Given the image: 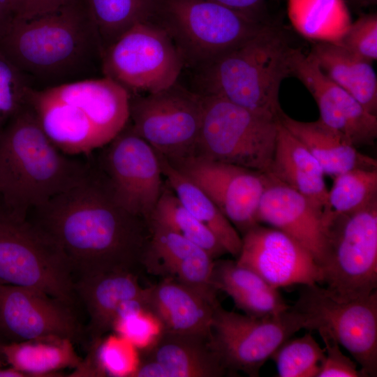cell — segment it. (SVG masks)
I'll list each match as a JSON object with an SVG mask.
<instances>
[{"mask_svg":"<svg viewBox=\"0 0 377 377\" xmlns=\"http://www.w3.org/2000/svg\"><path fill=\"white\" fill-rule=\"evenodd\" d=\"M27 219L58 246L77 278L108 272L137 273L150 232L122 207L105 178L91 170L29 212Z\"/></svg>","mask_w":377,"mask_h":377,"instance_id":"cell-1","label":"cell"},{"mask_svg":"<svg viewBox=\"0 0 377 377\" xmlns=\"http://www.w3.org/2000/svg\"><path fill=\"white\" fill-rule=\"evenodd\" d=\"M0 50L37 90L102 75L103 49L85 0L30 19L14 18Z\"/></svg>","mask_w":377,"mask_h":377,"instance_id":"cell-2","label":"cell"},{"mask_svg":"<svg viewBox=\"0 0 377 377\" xmlns=\"http://www.w3.org/2000/svg\"><path fill=\"white\" fill-rule=\"evenodd\" d=\"M89 170L52 143L29 105L0 132V203L13 216L26 219Z\"/></svg>","mask_w":377,"mask_h":377,"instance_id":"cell-3","label":"cell"},{"mask_svg":"<svg viewBox=\"0 0 377 377\" xmlns=\"http://www.w3.org/2000/svg\"><path fill=\"white\" fill-rule=\"evenodd\" d=\"M293 48L284 31L270 23L198 69L199 94L278 117L282 111L279 89L282 80L290 76Z\"/></svg>","mask_w":377,"mask_h":377,"instance_id":"cell-4","label":"cell"},{"mask_svg":"<svg viewBox=\"0 0 377 377\" xmlns=\"http://www.w3.org/2000/svg\"><path fill=\"white\" fill-rule=\"evenodd\" d=\"M151 20L170 36L184 66L197 70L271 23L253 20L212 0H158Z\"/></svg>","mask_w":377,"mask_h":377,"instance_id":"cell-5","label":"cell"},{"mask_svg":"<svg viewBox=\"0 0 377 377\" xmlns=\"http://www.w3.org/2000/svg\"><path fill=\"white\" fill-rule=\"evenodd\" d=\"M75 277L58 246L27 219L0 207V285L36 289L72 307Z\"/></svg>","mask_w":377,"mask_h":377,"instance_id":"cell-6","label":"cell"},{"mask_svg":"<svg viewBox=\"0 0 377 377\" xmlns=\"http://www.w3.org/2000/svg\"><path fill=\"white\" fill-rule=\"evenodd\" d=\"M202 96V123L194 155L267 172L279 116L251 110L219 97Z\"/></svg>","mask_w":377,"mask_h":377,"instance_id":"cell-7","label":"cell"},{"mask_svg":"<svg viewBox=\"0 0 377 377\" xmlns=\"http://www.w3.org/2000/svg\"><path fill=\"white\" fill-rule=\"evenodd\" d=\"M320 264L325 293L339 301L366 297L377 287V201L326 225Z\"/></svg>","mask_w":377,"mask_h":377,"instance_id":"cell-8","label":"cell"},{"mask_svg":"<svg viewBox=\"0 0 377 377\" xmlns=\"http://www.w3.org/2000/svg\"><path fill=\"white\" fill-rule=\"evenodd\" d=\"M306 327L305 316L293 306L277 316L256 318L227 311L218 303L210 344L228 373L242 371L256 377L285 341Z\"/></svg>","mask_w":377,"mask_h":377,"instance_id":"cell-9","label":"cell"},{"mask_svg":"<svg viewBox=\"0 0 377 377\" xmlns=\"http://www.w3.org/2000/svg\"><path fill=\"white\" fill-rule=\"evenodd\" d=\"M184 66L175 44L151 20L140 22L124 33L103 53V76L112 78L128 92L151 94L177 82Z\"/></svg>","mask_w":377,"mask_h":377,"instance_id":"cell-10","label":"cell"},{"mask_svg":"<svg viewBox=\"0 0 377 377\" xmlns=\"http://www.w3.org/2000/svg\"><path fill=\"white\" fill-rule=\"evenodd\" d=\"M133 131L170 161L195 154L203 116V96L175 83L145 96H130Z\"/></svg>","mask_w":377,"mask_h":377,"instance_id":"cell-11","label":"cell"},{"mask_svg":"<svg viewBox=\"0 0 377 377\" xmlns=\"http://www.w3.org/2000/svg\"><path fill=\"white\" fill-rule=\"evenodd\" d=\"M293 306L305 316L306 330L330 329L367 377L376 376V290L366 297L339 301L319 285L304 286Z\"/></svg>","mask_w":377,"mask_h":377,"instance_id":"cell-12","label":"cell"},{"mask_svg":"<svg viewBox=\"0 0 377 377\" xmlns=\"http://www.w3.org/2000/svg\"><path fill=\"white\" fill-rule=\"evenodd\" d=\"M108 144L104 177L112 195L126 210L147 222L164 187L157 152L128 122Z\"/></svg>","mask_w":377,"mask_h":377,"instance_id":"cell-13","label":"cell"},{"mask_svg":"<svg viewBox=\"0 0 377 377\" xmlns=\"http://www.w3.org/2000/svg\"><path fill=\"white\" fill-rule=\"evenodd\" d=\"M168 161L211 198L242 235L260 224L267 173L197 155Z\"/></svg>","mask_w":377,"mask_h":377,"instance_id":"cell-14","label":"cell"},{"mask_svg":"<svg viewBox=\"0 0 377 377\" xmlns=\"http://www.w3.org/2000/svg\"><path fill=\"white\" fill-rule=\"evenodd\" d=\"M81 334L73 307L36 289L0 285V340L3 343L51 337L74 342Z\"/></svg>","mask_w":377,"mask_h":377,"instance_id":"cell-15","label":"cell"},{"mask_svg":"<svg viewBox=\"0 0 377 377\" xmlns=\"http://www.w3.org/2000/svg\"><path fill=\"white\" fill-rule=\"evenodd\" d=\"M242 241L236 262L272 288L321 284V269L314 256L283 232L258 224L245 232Z\"/></svg>","mask_w":377,"mask_h":377,"instance_id":"cell-16","label":"cell"},{"mask_svg":"<svg viewBox=\"0 0 377 377\" xmlns=\"http://www.w3.org/2000/svg\"><path fill=\"white\" fill-rule=\"evenodd\" d=\"M290 75L299 79L316 102L320 119L345 135L356 147L371 145L377 138V116L330 80L310 54L293 48Z\"/></svg>","mask_w":377,"mask_h":377,"instance_id":"cell-17","label":"cell"},{"mask_svg":"<svg viewBox=\"0 0 377 377\" xmlns=\"http://www.w3.org/2000/svg\"><path fill=\"white\" fill-rule=\"evenodd\" d=\"M150 236L142 258L149 274L188 286L219 303L211 277L214 260L202 248L158 225L147 223Z\"/></svg>","mask_w":377,"mask_h":377,"instance_id":"cell-18","label":"cell"},{"mask_svg":"<svg viewBox=\"0 0 377 377\" xmlns=\"http://www.w3.org/2000/svg\"><path fill=\"white\" fill-rule=\"evenodd\" d=\"M258 206L259 223L287 234L309 251L320 264L326 248L323 211L307 198L267 172Z\"/></svg>","mask_w":377,"mask_h":377,"instance_id":"cell-19","label":"cell"},{"mask_svg":"<svg viewBox=\"0 0 377 377\" xmlns=\"http://www.w3.org/2000/svg\"><path fill=\"white\" fill-rule=\"evenodd\" d=\"M46 96L79 108L108 144L129 121L128 91L101 76L42 89Z\"/></svg>","mask_w":377,"mask_h":377,"instance_id":"cell-20","label":"cell"},{"mask_svg":"<svg viewBox=\"0 0 377 377\" xmlns=\"http://www.w3.org/2000/svg\"><path fill=\"white\" fill-rule=\"evenodd\" d=\"M146 290L139 283L138 274L131 272H108L77 278L75 291L88 312V332L92 341L113 330L123 305L133 301L143 304Z\"/></svg>","mask_w":377,"mask_h":377,"instance_id":"cell-21","label":"cell"},{"mask_svg":"<svg viewBox=\"0 0 377 377\" xmlns=\"http://www.w3.org/2000/svg\"><path fill=\"white\" fill-rule=\"evenodd\" d=\"M216 304L191 287L166 278L147 288L142 311L156 318L161 330L210 337Z\"/></svg>","mask_w":377,"mask_h":377,"instance_id":"cell-22","label":"cell"},{"mask_svg":"<svg viewBox=\"0 0 377 377\" xmlns=\"http://www.w3.org/2000/svg\"><path fill=\"white\" fill-rule=\"evenodd\" d=\"M140 358L154 360L165 377H222L228 374L210 344V337L190 333L160 331L140 351Z\"/></svg>","mask_w":377,"mask_h":377,"instance_id":"cell-23","label":"cell"},{"mask_svg":"<svg viewBox=\"0 0 377 377\" xmlns=\"http://www.w3.org/2000/svg\"><path fill=\"white\" fill-rule=\"evenodd\" d=\"M29 104L52 143L68 155L88 154L105 145L87 115L77 107L33 89Z\"/></svg>","mask_w":377,"mask_h":377,"instance_id":"cell-24","label":"cell"},{"mask_svg":"<svg viewBox=\"0 0 377 377\" xmlns=\"http://www.w3.org/2000/svg\"><path fill=\"white\" fill-rule=\"evenodd\" d=\"M279 119L311 152L325 175L335 177L356 168H377L376 159L360 152L345 135L320 119L301 121L282 110Z\"/></svg>","mask_w":377,"mask_h":377,"instance_id":"cell-25","label":"cell"},{"mask_svg":"<svg viewBox=\"0 0 377 377\" xmlns=\"http://www.w3.org/2000/svg\"><path fill=\"white\" fill-rule=\"evenodd\" d=\"M274 178L307 198L323 211L328 189L319 163L279 121L269 171Z\"/></svg>","mask_w":377,"mask_h":377,"instance_id":"cell-26","label":"cell"},{"mask_svg":"<svg viewBox=\"0 0 377 377\" xmlns=\"http://www.w3.org/2000/svg\"><path fill=\"white\" fill-rule=\"evenodd\" d=\"M309 54L330 80L376 115L377 77L371 63L336 43L316 42Z\"/></svg>","mask_w":377,"mask_h":377,"instance_id":"cell-27","label":"cell"},{"mask_svg":"<svg viewBox=\"0 0 377 377\" xmlns=\"http://www.w3.org/2000/svg\"><path fill=\"white\" fill-rule=\"evenodd\" d=\"M0 357L29 377L61 376L58 371L75 369L82 361L72 341L56 337L1 343Z\"/></svg>","mask_w":377,"mask_h":377,"instance_id":"cell-28","label":"cell"},{"mask_svg":"<svg viewBox=\"0 0 377 377\" xmlns=\"http://www.w3.org/2000/svg\"><path fill=\"white\" fill-rule=\"evenodd\" d=\"M157 154L170 188L186 209L214 233L227 253L237 257L242 243L239 232L199 186Z\"/></svg>","mask_w":377,"mask_h":377,"instance_id":"cell-29","label":"cell"},{"mask_svg":"<svg viewBox=\"0 0 377 377\" xmlns=\"http://www.w3.org/2000/svg\"><path fill=\"white\" fill-rule=\"evenodd\" d=\"M295 28L318 42H337L351 22L344 0H288Z\"/></svg>","mask_w":377,"mask_h":377,"instance_id":"cell-30","label":"cell"},{"mask_svg":"<svg viewBox=\"0 0 377 377\" xmlns=\"http://www.w3.org/2000/svg\"><path fill=\"white\" fill-rule=\"evenodd\" d=\"M103 52L138 23L151 20L158 0H85Z\"/></svg>","mask_w":377,"mask_h":377,"instance_id":"cell-31","label":"cell"},{"mask_svg":"<svg viewBox=\"0 0 377 377\" xmlns=\"http://www.w3.org/2000/svg\"><path fill=\"white\" fill-rule=\"evenodd\" d=\"M147 223L158 225L189 240L214 260L228 253L214 233L186 209L169 188L163 187Z\"/></svg>","mask_w":377,"mask_h":377,"instance_id":"cell-32","label":"cell"},{"mask_svg":"<svg viewBox=\"0 0 377 377\" xmlns=\"http://www.w3.org/2000/svg\"><path fill=\"white\" fill-rule=\"evenodd\" d=\"M377 201V168H356L334 177L323 209L325 225L332 219L361 210Z\"/></svg>","mask_w":377,"mask_h":377,"instance_id":"cell-33","label":"cell"},{"mask_svg":"<svg viewBox=\"0 0 377 377\" xmlns=\"http://www.w3.org/2000/svg\"><path fill=\"white\" fill-rule=\"evenodd\" d=\"M325 356L324 348L308 332L285 341L270 358L280 377H317Z\"/></svg>","mask_w":377,"mask_h":377,"instance_id":"cell-34","label":"cell"},{"mask_svg":"<svg viewBox=\"0 0 377 377\" xmlns=\"http://www.w3.org/2000/svg\"><path fill=\"white\" fill-rule=\"evenodd\" d=\"M32 89L27 77L0 50V132L29 105Z\"/></svg>","mask_w":377,"mask_h":377,"instance_id":"cell-35","label":"cell"},{"mask_svg":"<svg viewBox=\"0 0 377 377\" xmlns=\"http://www.w3.org/2000/svg\"><path fill=\"white\" fill-rule=\"evenodd\" d=\"M211 281L216 290H221L230 297L272 288L256 272L231 260H214Z\"/></svg>","mask_w":377,"mask_h":377,"instance_id":"cell-36","label":"cell"},{"mask_svg":"<svg viewBox=\"0 0 377 377\" xmlns=\"http://www.w3.org/2000/svg\"><path fill=\"white\" fill-rule=\"evenodd\" d=\"M336 43L372 64L377 59V15L359 17Z\"/></svg>","mask_w":377,"mask_h":377,"instance_id":"cell-37","label":"cell"},{"mask_svg":"<svg viewBox=\"0 0 377 377\" xmlns=\"http://www.w3.org/2000/svg\"><path fill=\"white\" fill-rule=\"evenodd\" d=\"M316 330L325 343V352L317 377H367L354 361L341 352L339 343L330 329L321 326Z\"/></svg>","mask_w":377,"mask_h":377,"instance_id":"cell-38","label":"cell"},{"mask_svg":"<svg viewBox=\"0 0 377 377\" xmlns=\"http://www.w3.org/2000/svg\"><path fill=\"white\" fill-rule=\"evenodd\" d=\"M230 297L246 315L256 318L277 316L290 307L274 288L237 293Z\"/></svg>","mask_w":377,"mask_h":377,"instance_id":"cell-39","label":"cell"},{"mask_svg":"<svg viewBox=\"0 0 377 377\" xmlns=\"http://www.w3.org/2000/svg\"><path fill=\"white\" fill-rule=\"evenodd\" d=\"M73 0H10L15 18L30 19L54 12Z\"/></svg>","mask_w":377,"mask_h":377,"instance_id":"cell-40","label":"cell"},{"mask_svg":"<svg viewBox=\"0 0 377 377\" xmlns=\"http://www.w3.org/2000/svg\"><path fill=\"white\" fill-rule=\"evenodd\" d=\"M259 22L270 23L266 0H212Z\"/></svg>","mask_w":377,"mask_h":377,"instance_id":"cell-41","label":"cell"},{"mask_svg":"<svg viewBox=\"0 0 377 377\" xmlns=\"http://www.w3.org/2000/svg\"><path fill=\"white\" fill-rule=\"evenodd\" d=\"M14 18L10 0H0V38L8 30Z\"/></svg>","mask_w":377,"mask_h":377,"instance_id":"cell-42","label":"cell"},{"mask_svg":"<svg viewBox=\"0 0 377 377\" xmlns=\"http://www.w3.org/2000/svg\"><path fill=\"white\" fill-rule=\"evenodd\" d=\"M0 377H28L26 374L12 367L0 368Z\"/></svg>","mask_w":377,"mask_h":377,"instance_id":"cell-43","label":"cell"},{"mask_svg":"<svg viewBox=\"0 0 377 377\" xmlns=\"http://www.w3.org/2000/svg\"><path fill=\"white\" fill-rule=\"evenodd\" d=\"M350 3H353L357 6H367L374 5L376 3L377 0H348Z\"/></svg>","mask_w":377,"mask_h":377,"instance_id":"cell-44","label":"cell"},{"mask_svg":"<svg viewBox=\"0 0 377 377\" xmlns=\"http://www.w3.org/2000/svg\"><path fill=\"white\" fill-rule=\"evenodd\" d=\"M1 343H3V342L0 340V344H1Z\"/></svg>","mask_w":377,"mask_h":377,"instance_id":"cell-45","label":"cell"},{"mask_svg":"<svg viewBox=\"0 0 377 377\" xmlns=\"http://www.w3.org/2000/svg\"><path fill=\"white\" fill-rule=\"evenodd\" d=\"M0 207H1V203H0Z\"/></svg>","mask_w":377,"mask_h":377,"instance_id":"cell-46","label":"cell"}]
</instances>
